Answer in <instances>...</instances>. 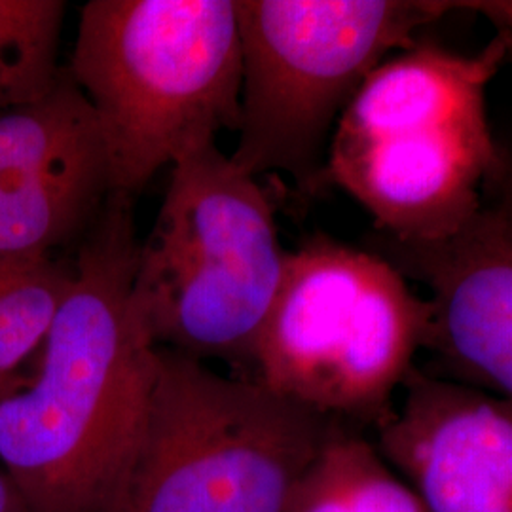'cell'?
<instances>
[{"label": "cell", "mask_w": 512, "mask_h": 512, "mask_svg": "<svg viewBox=\"0 0 512 512\" xmlns=\"http://www.w3.org/2000/svg\"><path fill=\"white\" fill-rule=\"evenodd\" d=\"M67 73L95 114L112 194L133 200L165 165L238 133L236 0H90Z\"/></svg>", "instance_id": "obj_3"}, {"label": "cell", "mask_w": 512, "mask_h": 512, "mask_svg": "<svg viewBox=\"0 0 512 512\" xmlns=\"http://www.w3.org/2000/svg\"><path fill=\"white\" fill-rule=\"evenodd\" d=\"M0 512H29L12 476L0 465Z\"/></svg>", "instance_id": "obj_16"}, {"label": "cell", "mask_w": 512, "mask_h": 512, "mask_svg": "<svg viewBox=\"0 0 512 512\" xmlns=\"http://www.w3.org/2000/svg\"><path fill=\"white\" fill-rule=\"evenodd\" d=\"M73 279L74 262L0 258V399L27 384L19 368L42 348Z\"/></svg>", "instance_id": "obj_11"}, {"label": "cell", "mask_w": 512, "mask_h": 512, "mask_svg": "<svg viewBox=\"0 0 512 512\" xmlns=\"http://www.w3.org/2000/svg\"><path fill=\"white\" fill-rule=\"evenodd\" d=\"M112 194L95 114L67 67L37 101L0 112V258L80 243Z\"/></svg>", "instance_id": "obj_9"}, {"label": "cell", "mask_w": 512, "mask_h": 512, "mask_svg": "<svg viewBox=\"0 0 512 512\" xmlns=\"http://www.w3.org/2000/svg\"><path fill=\"white\" fill-rule=\"evenodd\" d=\"M338 433L332 437L325 452L298 484L287 512H353L348 482L338 450ZM351 429V427H349Z\"/></svg>", "instance_id": "obj_14"}, {"label": "cell", "mask_w": 512, "mask_h": 512, "mask_svg": "<svg viewBox=\"0 0 512 512\" xmlns=\"http://www.w3.org/2000/svg\"><path fill=\"white\" fill-rule=\"evenodd\" d=\"M384 256L431 304L429 351L442 372L512 403V150L484 184L471 219L435 241L376 236Z\"/></svg>", "instance_id": "obj_8"}, {"label": "cell", "mask_w": 512, "mask_h": 512, "mask_svg": "<svg viewBox=\"0 0 512 512\" xmlns=\"http://www.w3.org/2000/svg\"><path fill=\"white\" fill-rule=\"evenodd\" d=\"M65 12L61 0H0V112L52 90Z\"/></svg>", "instance_id": "obj_12"}, {"label": "cell", "mask_w": 512, "mask_h": 512, "mask_svg": "<svg viewBox=\"0 0 512 512\" xmlns=\"http://www.w3.org/2000/svg\"><path fill=\"white\" fill-rule=\"evenodd\" d=\"M376 450L427 512H512V403L414 366Z\"/></svg>", "instance_id": "obj_10"}, {"label": "cell", "mask_w": 512, "mask_h": 512, "mask_svg": "<svg viewBox=\"0 0 512 512\" xmlns=\"http://www.w3.org/2000/svg\"><path fill=\"white\" fill-rule=\"evenodd\" d=\"M274 207L217 143L171 165L139 241L131 304L158 348L251 368L285 268Z\"/></svg>", "instance_id": "obj_5"}, {"label": "cell", "mask_w": 512, "mask_h": 512, "mask_svg": "<svg viewBox=\"0 0 512 512\" xmlns=\"http://www.w3.org/2000/svg\"><path fill=\"white\" fill-rule=\"evenodd\" d=\"M456 8L463 2L236 0L241 107L232 162L255 179L285 175L308 196L329 186L334 129L368 74Z\"/></svg>", "instance_id": "obj_7"}, {"label": "cell", "mask_w": 512, "mask_h": 512, "mask_svg": "<svg viewBox=\"0 0 512 512\" xmlns=\"http://www.w3.org/2000/svg\"><path fill=\"white\" fill-rule=\"evenodd\" d=\"M505 61L497 35L476 54L416 42L368 74L334 129L327 179L378 236L435 241L471 219L501 160L486 92Z\"/></svg>", "instance_id": "obj_2"}, {"label": "cell", "mask_w": 512, "mask_h": 512, "mask_svg": "<svg viewBox=\"0 0 512 512\" xmlns=\"http://www.w3.org/2000/svg\"><path fill=\"white\" fill-rule=\"evenodd\" d=\"M110 194L78 243L37 378L0 399V465L29 512H105L147 418L158 346L131 304L139 239Z\"/></svg>", "instance_id": "obj_1"}, {"label": "cell", "mask_w": 512, "mask_h": 512, "mask_svg": "<svg viewBox=\"0 0 512 512\" xmlns=\"http://www.w3.org/2000/svg\"><path fill=\"white\" fill-rule=\"evenodd\" d=\"M338 450L353 512H427L414 490L355 429H342Z\"/></svg>", "instance_id": "obj_13"}, {"label": "cell", "mask_w": 512, "mask_h": 512, "mask_svg": "<svg viewBox=\"0 0 512 512\" xmlns=\"http://www.w3.org/2000/svg\"><path fill=\"white\" fill-rule=\"evenodd\" d=\"M340 427L158 348L147 418L105 512H287Z\"/></svg>", "instance_id": "obj_4"}, {"label": "cell", "mask_w": 512, "mask_h": 512, "mask_svg": "<svg viewBox=\"0 0 512 512\" xmlns=\"http://www.w3.org/2000/svg\"><path fill=\"white\" fill-rule=\"evenodd\" d=\"M463 8L475 10L494 25L497 37L505 44V55L512 63V0L463 2Z\"/></svg>", "instance_id": "obj_15"}, {"label": "cell", "mask_w": 512, "mask_h": 512, "mask_svg": "<svg viewBox=\"0 0 512 512\" xmlns=\"http://www.w3.org/2000/svg\"><path fill=\"white\" fill-rule=\"evenodd\" d=\"M429 332V300L391 262L319 234L285 255L251 380L355 431H376Z\"/></svg>", "instance_id": "obj_6"}]
</instances>
